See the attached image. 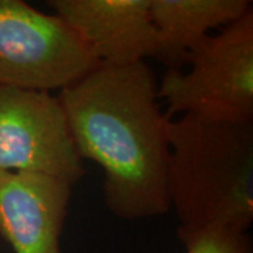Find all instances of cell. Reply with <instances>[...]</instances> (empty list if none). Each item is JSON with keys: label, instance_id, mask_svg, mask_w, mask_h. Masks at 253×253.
Wrapping results in <instances>:
<instances>
[{"label": "cell", "instance_id": "cell-4", "mask_svg": "<svg viewBox=\"0 0 253 253\" xmlns=\"http://www.w3.org/2000/svg\"><path fill=\"white\" fill-rule=\"evenodd\" d=\"M99 62L55 14L23 0H0V84L61 90Z\"/></svg>", "mask_w": 253, "mask_h": 253}, {"label": "cell", "instance_id": "cell-6", "mask_svg": "<svg viewBox=\"0 0 253 253\" xmlns=\"http://www.w3.org/2000/svg\"><path fill=\"white\" fill-rule=\"evenodd\" d=\"M48 6L101 65L124 66L154 56L149 0H51Z\"/></svg>", "mask_w": 253, "mask_h": 253}, {"label": "cell", "instance_id": "cell-7", "mask_svg": "<svg viewBox=\"0 0 253 253\" xmlns=\"http://www.w3.org/2000/svg\"><path fill=\"white\" fill-rule=\"evenodd\" d=\"M72 186L54 177L0 173V238L14 253H63Z\"/></svg>", "mask_w": 253, "mask_h": 253}, {"label": "cell", "instance_id": "cell-3", "mask_svg": "<svg viewBox=\"0 0 253 253\" xmlns=\"http://www.w3.org/2000/svg\"><path fill=\"white\" fill-rule=\"evenodd\" d=\"M189 71H166L158 84L168 120L184 114L253 121V7L207 37L191 52Z\"/></svg>", "mask_w": 253, "mask_h": 253}, {"label": "cell", "instance_id": "cell-8", "mask_svg": "<svg viewBox=\"0 0 253 253\" xmlns=\"http://www.w3.org/2000/svg\"><path fill=\"white\" fill-rule=\"evenodd\" d=\"M251 9L248 0H149L156 34L152 58L168 71H181L212 30L232 24Z\"/></svg>", "mask_w": 253, "mask_h": 253}, {"label": "cell", "instance_id": "cell-1", "mask_svg": "<svg viewBox=\"0 0 253 253\" xmlns=\"http://www.w3.org/2000/svg\"><path fill=\"white\" fill-rule=\"evenodd\" d=\"M158 81L146 62L99 63L58 91L73 144L103 170V197L120 219L159 217L170 210L169 141Z\"/></svg>", "mask_w": 253, "mask_h": 253}, {"label": "cell", "instance_id": "cell-9", "mask_svg": "<svg viewBox=\"0 0 253 253\" xmlns=\"http://www.w3.org/2000/svg\"><path fill=\"white\" fill-rule=\"evenodd\" d=\"M186 253H253L248 234L222 228H207L189 234H177Z\"/></svg>", "mask_w": 253, "mask_h": 253}, {"label": "cell", "instance_id": "cell-5", "mask_svg": "<svg viewBox=\"0 0 253 253\" xmlns=\"http://www.w3.org/2000/svg\"><path fill=\"white\" fill-rule=\"evenodd\" d=\"M84 172L58 96L0 84V173L41 174L73 187Z\"/></svg>", "mask_w": 253, "mask_h": 253}, {"label": "cell", "instance_id": "cell-2", "mask_svg": "<svg viewBox=\"0 0 253 253\" xmlns=\"http://www.w3.org/2000/svg\"><path fill=\"white\" fill-rule=\"evenodd\" d=\"M169 199L177 234H248L253 222V121L184 114L168 123Z\"/></svg>", "mask_w": 253, "mask_h": 253}]
</instances>
